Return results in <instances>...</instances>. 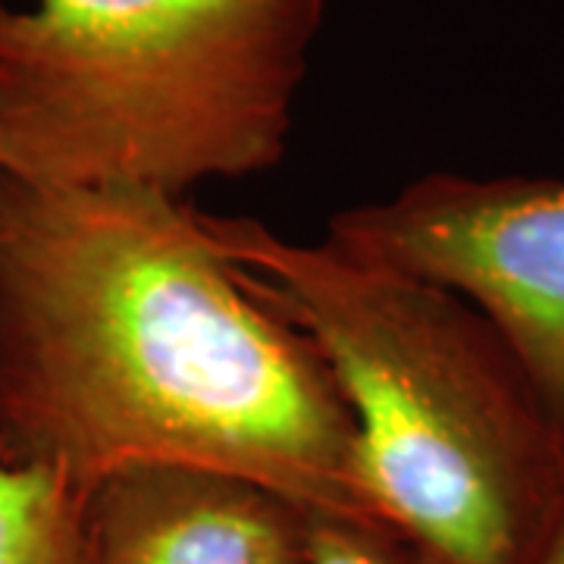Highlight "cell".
I'll use <instances>...</instances> for the list:
<instances>
[{"mask_svg": "<svg viewBox=\"0 0 564 564\" xmlns=\"http://www.w3.org/2000/svg\"><path fill=\"white\" fill-rule=\"evenodd\" d=\"M533 564H564V511L562 518H558V524H555V530L549 533L543 552L536 555Z\"/></svg>", "mask_w": 564, "mask_h": 564, "instance_id": "8", "label": "cell"}, {"mask_svg": "<svg viewBox=\"0 0 564 564\" xmlns=\"http://www.w3.org/2000/svg\"><path fill=\"white\" fill-rule=\"evenodd\" d=\"M3 176H7V173H3V170H0V185H3Z\"/></svg>", "mask_w": 564, "mask_h": 564, "instance_id": "9", "label": "cell"}, {"mask_svg": "<svg viewBox=\"0 0 564 564\" xmlns=\"http://www.w3.org/2000/svg\"><path fill=\"white\" fill-rule=\"evenodd\" d=\"M0 462L82 499L132 464L248 477L367 518L326 364L207 242L198 207L135 185H0Z\"/></svg>", "mask_w": 564, "mask_h": 564, "instance_id": "1", "label": "cell"}, {"mask_svg": "<svg viewBox=\"0 0 564 564\" xmlns=\"http://www.w3.org/2000/svg\"><path fill=\"white\" fill-rule=\"evenodd\" d=\"M307 564H452L399 530L343 514L311 518Z\"/></svg>", "mask_w": 564, "mask_h": 564, "instance_id": "7", "label": "cell"}, {"mask_svg": "<svg viewBox=\"0 0 564 564\" xmlns=\"http://www.w3.org/2000/svg\"><path fill=\"white\" fill-rule=\"evenodd\" d=\"M323 242L458 292L499 329L564 440V180L430 173L345 207Z\"/></svg>", "mask_w": 564, "mask_h": 564, "instance_id": "4", "label": "cell"}, {"mask_svg": "<svg viewBox=\"0 0 564 564\" xmlns=\"http://www.w3.org/2000/svg\"><path fill=\"white\" fill-rule=\"evenodd\" d=\"M0 564H91L85 499L51 470L0 462Z\"/></svg>", "mask_w": 564, "mask_h": 564, "instance_id": "6", "label": "cell"}, {"mask_svg": "<svg viewBox=\"0 0 564 564\" xmlns=\"http://www.w3.org/2000/svg\"><path fill=\"white\" fill-rule=\"evenodd\" d=\"M326 0L0 3V170L185 198L285 158Z\"/></svg>", "mask_w": 564, "mask_h": 564, "instance_id": "3", "label": "cell"}, {"mask_svg": "<svg viewBox=\"0 0 564 564\" xmlns=\"http://www.w3.org/2000/svg\"><path fill=\"white\" fill-rule=\"evenodd\" d=\"M311 518L248 477L132 464L85 496L91 564H307Z\"/></svg>", "mask_w": 564, "mask_h": 564, "instance_id": "5", "label": "cell"}, {"mask_svg": "<svg viewBox=\"0 0 564 564\" xmlns=\"http://www.w3.org/2000/svg\"><path fill=\"white\" fill-rule=\"evenodd\" d=\"M239 282L295 326L351 411L370 514L452 564H533L564 511V440L458 292L198 210Z\"/></svg>", "mask_w": 564, "mask_h": 564, "instance_id": "2", "label": "cell"}]
</instances>
